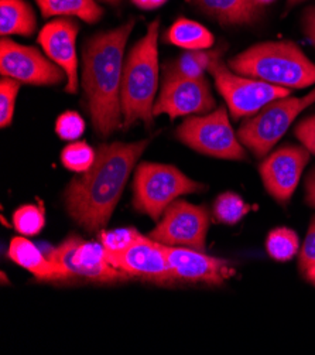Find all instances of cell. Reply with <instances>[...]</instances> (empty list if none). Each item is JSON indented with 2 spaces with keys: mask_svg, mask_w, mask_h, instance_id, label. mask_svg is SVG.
Returning a JSON list of instances; mask_svg holds the SVG:
<instances>
[{
  "mask_svg": "<svg viewBox=\"0 0 315 355\" xmlns=\"http://www.w3.org/2000/svg\"><path fill=\"white\" fill-rule=\"evenodd\" d=\"M140 234L134 228H122L115 231H102L100 232V243L103 245L105 251L108 254L119 252L129 246Z\"/></svg>",
  "mask_w": 315,
  "mask_h": 355,
  "instance_id": "f1b7e54d",
  "label": "cell"
},
{
  "mask_svg": "<svg viewBox=\"0 0 315 355\" xmlns=\"http://www.w3.org/2000/svg\"><path fill=\"white\" fill-rule=\"evenodd\" d=\"M252 2H253L255 5H258L259 8H262V6H264V5H270V3H273L274 0H252Z\"/></svg>",
  "mask_w": 315,
  "mask_h": 355,
  "instance_id": "d590c367",
  "label": "cell"
},
{
  "mask_svg": "<svg viewBox=\"0 0 315 355\" xmlns=\"http://www.w3.org/2000/svg\"><path fill=\"white\" fill-rule=\"evenodd\" d=\"M221 54V50L217 51H188L184 53L179 60L165 65V71L179 74L188 78H202L209 69V65L217 55Z\"/></svg>",
  "mask_w": 315,
  "mask_h": 355,
  "instance_id": "7402d4cb",
  "label": "cell"
},
{
  "mask_svg": "<svg viewBox=\"0 0 315 355\" xmlns=\"http://www.w3.org/2000/svg\"><path fill=\"white\" fill-rule=\"evenodd\" d=\"M85 121L75 111H66L61 114L55 122V133L60 139L66 141H75L85 132Z\"/></svg>",
  "mask_w": 315,
  "mask_h": 355,
  "instance_id": "83f0119b",
  "label": "cell"
},
{
  "mask_svg": "<svg viewBox=\"0 0 315 355\" xmlns=\"http://www.w3.org/2000/svg\"><path fill=\"white\" fill-rule=\"evenodd\" d=\"M209 211L202 205L174 201L157 221L150 238L167 246H184L205 251Z\"/></svg>",
  "mask_w": 315,
  "mask_h": 355,
  "instance_id": "30bf717a",
  "label": "cell"
},
{
  "mask_svg": "<svg viewBox=\"0 0 315 355\" xmlns=\"http://www.w3.org/2000/svg\"><path fill=\"white\" fill-rule=\"evenodd\" d=\"M0 74L28 85H57L66 80L64 69L37 49L8 37L0 42Z\"/></svg>",
  "mask_w": 315,
  "mask_h": 355,
  "instance_id": "7c38bea8",
  "label": "cell"
},
{
  "mask_svg": "<svg viewBox=\"0 0 315 355\" xmlns=\"http://www.w3.org/2000/svg\"><path fill=\"white\" fill-rule=\"evenodd\" d=\"M167 262L177 280H187L194 283H206V285L219 286L231 276L233 269L229 262L221 258L209 257L204 251H197L184 246L163 245Z\"/></svg>",
  "mask_w": 315,
  "mask_h": 355,
  "instance_id": "2e32d148",
  "label": "cell"
},
{
  "mask_svg": "<svg viewBox=\"0 0 315 355\" xmlns=\"http://www.w3.org/2000/svg\"><path fill=\"white\" fill-rule=\"evenodd\" d=\"M266 251L277 262H287L300 252L298 235L286 227L273 230L266 239Z\"/></svg>",
  "mask_w": 315,
  "mask_h": 355,
  "instance_id": "603a6c76",
  "label": "cell"
},
{
  "mask_svg": "<svg viewBox=\"0 0 315 355\" xmlns=\"http://www.w3.org/2000/svg\"><path fill=\"white\" fill-rule=\"evenodd\" d=\"M304 33L308 42L315 47V8H308L304 15Z\"/></svg>",
  "mask_w": 315,
  "mask_h": 355,
  "instance_id": "1f68e13d",
  "label": "cell"
},
{
  "mask_svg": "<svg viewBox=\"0 0 315 355\" xmlns=\"http://www.w3.org/2000/svg\"><path fill=\"white\" fill-rule=\"evenodd\" d=\"M37 27L36 15L26 0H0V34L28 35L34 34Z\"/></svg>",
  "mask_w": 315,
  "mask_h": 355,
  "instance_id": "d6986e66",
  "label": "cell"
},
{
  "mask_svg": "<svg viewBox=\"0 0 315 355\" xmlns=\"http://www.w3.org/2000/svg\"><path fill=\"white\" fill-rule=\"evenodd\" d=\"M8 257L39 280H66L64 273L48 259V257H44L39 248L26 236H15L10 241Z\"/></svg>",
  "mask_w": 315,
  "mask_h": 355,
  "instance_id": "e0dca14e",
  "label": "cell"
},
{
  "mask_svg": "<svg viewBox=\"0 0 315 355\" xmlns=\"http://www.w3.org/2000/svg\"><path fill=\"white\" fill-rule=\"evenodd\" d=\"M46 225V209L43 204H26L13 214V227L23 236L39 235Z\"/></svg>",
  "mask_w": 315,
  "mask_h": 355,
  "instance_id": "d4e9b609",
  "label": "cell"
},
{
  "mask_svg": "<svg viewBox=\"0 0 315 355\" xmlns=\"http://www.w3.org/2000/svg\"><path fill=\"white\" fill-rule=\"evenodd\" d=\"M107 258L111 265L130 277H142L160 285H171L177 282L167 262L163 245L150 236L138 235L125 250L112 254L107 252Z\"/></svg>",
  "mask_w": 315,
  "mask_h": 355,
  "instance_id": "4fadbf2b",
  "label": "cell"
},
{
  "mask_svg": "<svg viewBox=\"0 0 315 355\" xmlns=\"http://www.w3.org/2000/svg\"><path fill=\"white\" fill-rule=\"evenodd\" d=\"M251 207L236 193H222L213 207V217L219 224L235 225L248 214Z\"/></svg>",
  "mask_w": 315,
  "mask_h": 355,
  "instance_id": "cb8c5ba5",
  "label": "cell"
},
{
  "mask_svg": "<svg viewBox=\"0 0 315 355\" xmlns=\"http://www.w3.org/2000/svg\"><path fill=\"white\" fill-rule=\"evenodd\" d=\"M305 279L311 283V285L315 286V266H312L311 269H308L305 273H304Z\"/></svg>",
  "mask_w": 315,
  "mask_h": 355,
  "instance_id": "e575fe53",
  "label": "cell"
},
{
  "mask_svg": "<svg viewBox=\"0 0 315 355\" xmlns=\"http://www.w3.org/2000/svg\"><path fill=\"white\" fill-rule=\"evenodd\" d=\"M134 20L95 34L82 50V87L93 129L102 137L122 126V76L125 50Z\"/></svg>",
  "mask_w": 315,
  "mask_h": 355,
  "instance_id": "7a4b0ae2",
  "label": "cell"
},
{
  "mask_svg": "<svg viewBox=\"0 0 315 355\" xmlns=\"http://www.w3.org/2000/svg\"><path fill=\"white\" fill-rule=\"evenodd\" d=\"M132 2L142 9H157L163 6L167 0H132Z\"/></svg>",
  "mask_w": 315,
  "mask_h": 355,
  "instance_id": "836d02e7",
  "label": "cell"
},
{
  "mask_svg": "<svg viewBox=\"0 0 315 355\" xmlns=\"http://www.w3.org/2000/svg\"><path fill=\"white\" fill-rule=\"evenodd\" d=\"M159 30L160 20L149 24L145 37L129 51L123 65L120 103L122 119L126 129L136 122L147 126L153 123V108L159 87Z\"/></svg>",
  "mask_w": 315,
  "mask_h": 355,
  "instance_id": "3957f363",
  "label": "cell"
},
{
  "mask_svg": "<svg viewBox=\"0 0 315 355\" xmlns=\"http://www.w3.org/2000/svg\"><path fill=\"white\" fill-rule=\"evenodd\" d=\"M297 139L301 141V145L309 152L315 155V115L305 118L301 121L296 130Z\"/></svg>",
  "mask_w": 315,
  "mask_h": 355,
  "instance_id": "4dcf8cb0",
  "label": "cell"
},
{
  "mask_svg": "<svg viewBox=\"0 0 315 355\" xmlns=\"http://www.w3.org/2000/svg\"><path fill=\"white\" fill-rule=\"evenodd\" d=\"M20 85L21 83L9 77H2L0 81V126L2 128L12 125Z\"/></svg>",
  "mask_w": 315,
  "mask_h": 355,
  "instance_id": "4316f807",
  "label": "cell"
},
{
  "mask_svg": "<svg viewBox=\"0 0 315 355\" xmlns=\"http://www.w3.org/2000/svg\"><path fill=\"white\" fill-rule=\"evenodd\" d=\"M214 106L215 98L204 77L188 78L165 71L153 114L154 116L168 115L171 119H176L179 116L208 114Z\"/></svg>",
  "mask_w": 315,
  "mask_h": 355,
  "instance_id": "8fae6325",
  "label": "cell"
},
{
  "mask_svg": "<svg viewBox=\"0 0 315 355\" xmlns=\"http://www.w3.org/2000/svg\"><path fill=\"white\" fill-rule=\"evenodd\" d=\"M204 13L225 26H240L255 23L262 8L252 0H191Z\"/></svg>",
  "mask_w": 315,
  "mask_h": 355,
  "instance_id": "ac0fdd59",
  "label": "cell"
},
{
  "mask_svg": "<svg viewBox=\"0 0 315 355\" xmlns=\"http://www.w3.org/2000/svg\"><path fill=\"white\" fill-rule=\"evenodd\" d=\"M36 3L43 17L74 16L92 24L103 15L96 0H36Z\"/></svg>",
  "mask_w": 315,
  "mask_h": 355,
  "instance_id": "44dd1931",
  "label": "cell"
},
{
  "mask_svg": "<svg viewBox=\"0 0 315 355\" xmlns=\"http://www.w3.org/2000/svg\"><path fill=\"white\" fill-rule=\"evenodd\" d=\"M204 189L201 183L191 180L177 167L143 162L134 171L133 207L157 223L179 197Z\"/></svg>",
  "mask_w": 315,
  "mask_h": 355,
  "instance_id": "5b68a950",
  "label": "cell"
},
{
  "mask_svg": "<svg viewBox=\"0 0 315 355\" xmlns=\"http://www.w3.org/2000/svg\"><path fill=\"white\" fill-rule=\"evenodd\" d=\"M100 2H105V3H111V5H116L119 0H100Z\"/></svg>",
  "mask_w": 315,
  "mask_h": 355,
  "instance_id": "74e56055",
  "label": "cell"
},
{
  "mask_svg": "<svg viewBox=\"0 0 315 355\" xmlns=\"http://www.w3.org/2000/svg\"><path fill=\"white\" fill-rule=\"evenodd\" d=\"M164 40L188 51L208 50L214 46V35L206 27L190 19H179L171 24Z\"/></svg>",
  "mask_w": 315,
  "mask_h": 355,
  "instance_id": "ffe728a7",
  "label": "cell"
},
{
  "mask_svg": "<svg viewBox=\"0 0 315 355\" xmlns=\"http://www.w3.org/2000/svg\"><path fill=\"white\" fill-rule=\"evenodd\" d=\"M236 74L283 88H305L315 84V64L291 42L260 43L228 62Z\"/></svg>",
  "mask_w": 315,
  "mask_h": 355,
  "instance_id": "277c9868",
  "label": "cell"
},
{
  "mask_svg": "<svg viewBox=\"0 0 315 355\" xmlns=\"http://www.w3.org/2000/svg\"><path fill=\"white\" fill-rule=\"evenodd\" d=\"M315 266V216L312 217L301 251L298 252V268L301 273Z\"/></svg>",
  "mask_w": 315,
  "mask_h": 355,
  "instance_id": "f546056e",
  "label": "cell"
},
{
  "mask_svg": "<svg viewBox=\"0 0 315 355\" xmlns=\"http://www.w3.org/2000/svg\"><path fill=\"white\" fill-rule=\"evenodd\" d=\"M96 159V152L87 141H73L71 145L64 148L61 152V163L69 171L85 173L88 171Z\"/></svg>",
  "mask_w": 315,
  "mask_h": 355,
  "instance_id": "484cf974",
  "label": "cell"
},
{
  "mask_svg": "<svg viewBox=\"0 0 315 355\" xmlns=\"http://www.w3.org/2000/svg\"><path fill=\"white\" fill-rule=\"evenodd\" d=\"M80 26L68 19H55L48 21L39 34V44L46 55L64 69L66 74L65 92L75 94L78 91V58L77 35Z\"/></svg>",
  "mask_w": 315,
  "mask_h": 355,
  "instance_id": "9a60e30c",
  "label": "cell"
},
{
  "mask_svg": "<svg viewBox=\"0 0 315 355\" xmlns=\"http://www.w3.org/2000/svg\"><path fill=\"white\" fill-rule=\"evenodd\" d=\"M312 103H315V89L301 98L274 99L242 123L237 137L243 146L262 159L283 137L294 119Z\"/></svg>",
  "mask_w": 315,
  "mask_h": 355,
  "instance_id": "8992f818",
  "label": "cell"
},
{
  "mask_svg": "<svg viewBox=\"0 0 315 355\" xmlns=\"http://www.w3.org/2000/svg\"><path fill=\"white\" fill-rule=\"evenodd\" d=\"M309 160V152L303 146H283L266 157L260 167V177L266 191L280 204L293 197L301 174Z\"/></svg>",
  "mask_w": 315,
  "mask_h": 355,
  "instance_id": "5bb4252c",
  "label": "cell"
},
{
  "mask_svg": "<svg viewBox=\"0 0 315 355\" xmlns=\"http://www.w3.org/2000/svg\"><path fill=\"white\" fill-rule=\"evenodd\" d=\"M177 139L192 150L226 160H246L248 155L221 106L214 112L187 118L176 132Z\"/></svg>",
  "mask_w": 315,
  "mask_h": 355,
  "instance_id": "52a82bcc",
  "label": "cell"
},
{
  "mask_svg": "<svg viewBox=\"0 0 315 355\" xmlns=\"http://www.w3.org/2000/svg\"><path fill=\"white\" fill-rule=\"evenodd\" d=\"M305 201L308 205L315 208V167L305 179Z\"/></svg>",
  "mask_w": 315,
  "mask_h": 355,
  "instance_id": "d6a6232c",
  "label": "cell"
},
{
  "mask_svg": "<svg viewBox=\"0 0 315 355\" xmlns=\"http://www.w3.org/2000/svg\"><path fill=\"white\" fill-rule=\"evenodd\" d=\"M300 2H304V0H287V9H290V8L296 6V5H298Z\"/></svg>",
  "mask_w": 315,
  "mask_h": 355,
  "instance_id": "8d00e7d4",
  "label": "cell"
},
{
  "mask_svg": "<svg viewBox=\"0 0 315 355\" xmlns=\"http://www.w3.org/2000/svg\"><path fill=\"white\" fill-rule=\"evenodd\" d=\"M147 145L149 140L100 145L93 166L80 173L65 191V208L69 217L88 232H102L122 197L133 167Z\"/></svg>",
  "mask_w": 315,
  "mask_h": 355,
  "instance_id": "6da1fadb",
  "label": "cell"
},
{
  "mask_svg": "<svg viewBox=\"0 0 315 355\" xmlns=\"http://www.w3.org/2000/svg\"><path fill=\"white\" fill-rule=\"evenodd\" d=\"M47 257L64 273L66 280L81 277L98 283H115L130 277L111 265L102 243L85 242L77 235L66 238Z\"/></svg>",
  "mask_w": 315,
  "mask_h": 355,
  "instance_id": "9c48e42d",
  "label": "cell"
},
{
  "mask_svg": "<svg viewBox=\"0 0 315 355\" xmlns=\"http://www.w3.org/2000/svg\"><path fill=\"white\" fill-rule=\"evenodd\" d=\"M218 92L224 96L235 119L251 118L274 99L290 95V89L260 80L239 76L222 62L221 54L209 65Z\"/></svg>",
  "mask_w": 315,
  "mask_h": 355,
  "instance_id": "ba28073f",
  "label": "cell"
}]
</instances>
